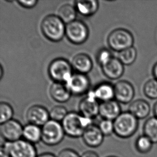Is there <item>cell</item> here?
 <instances>
[{
	"label": "cell",
	"instance_id": "6da1fadb",
	"mask_svg": "<svg viewBox=\"0 0 157 157\" xmlns=\"http://www.w3.org/2000/svg\"><path fill=\"white\" fill-rule=\"evenodd\" d=\"M61 124L66 135L75 138L82 137L85 130L92 124V119L74 112L68 113Z\"/></svg>",
	"mask_w": 157,
	"mask_h": 157
},
{
	"label": "cell",
	"instance_id": "7a4b0ae2",
	"mask_svg": "<svg viewBox=\"0 0 157 157\" xmlns=\"http://www.w3.org/2000/svg\"><path fill=\"white\" fill-rule=\"evenodd\" d=\"M66 26L58 16H47L41 24V29L44 36L49 40L58 42L66 35Z\"/></svg>",
	"mask_w": 157,
	"mask_h": 157
},
{
	"label": "cell",
	"instance_id": "3957f363",
	"mask_svg": "<svg viewBox=\"0 0 157 157\" xmlns=\"http://www.w3.org/2000/svg\"><path fill=\"white\" fill-rule=\"evenodd\" d=\"M114 134L121 138H128L136 133L138 128V119L128 111L121 113L114 121Z\"/></svg>",
	"mask_w": 157,
	"mask_h": 157
},
{
	"label": "cell",
	"instance_id": "277c9868",
	"mask_svg": "<svg viewBox=\"0 0 157 157\" xmlns=\"http://www.w3.org/2000/svg\"><path fill=\"white\" fill-rule=\"evenodd\" d=\"M107 43L111 49L119 53L133 47L134 36L128 30L122 28L117 29L109 34Z\"/></svg>",
	"mask_w": 157,
	"mask_h": 157
},
{
	"label": "cell",
	"instance_id": "5b68a950",
	"mask_svg": "<svg viewBox=\"0 0 157 157\" xmlns=\"http://www.w3.org/2000/svg\"><path fill=\"white\" fill-rule=\"evenodd\" d=\"M41 130V141L50 147L59 144L66 135L61 123L51 119L43 125Z\"/></svg>",
	"mask_w": 157,
	"mask_h": 157
},
{
	"label": "cell",
	"instance_id": "8992f818",
	"mask_svg": "<svg viewBox=\"0 0 157 157\" xmlns=\"http://www.w3.org/2000/svg\"><path fill=\"white\" fill-rule=\"evenodd\" d=\"M72 66L62 58L53 60L48 67L49 76L55 82L65 83L72 76Z\"/></svg>",
	"mask_w": 157,
	"mask_h": 157
},
{
	"label": "cell",
	"instance_id": "52a82bcc",
	"mask_svg": "<svg viewBox=\"0 0 157 157\" xmlns=\"http://www.w3.org/2000/svg\"><path fill=\"white\" fill-rule=\"evenodd\" d=\"M6 149L11 157H36L37 151L33 144L21 139L15 142H5L1 145Z\"/></svg>",
	"mask_w": 157,
	"mask_h": 157
},
{
	"label": "cell",
	"instance_id": "ba28073f",
	"mask_svg": "<svg viewBox=\"0 0 157 157\" xmlns=\"http://www.w3.org/2000/svg\"><path fill=\"white\" fill-rule=\"evenodd\" d=\"M66 36L71 43L80 45L87 40L89 30L83 21L75 20L66 26Z\"/></svg>",
	"mask_w": 157,
	"mask_h": 157
},
{
	"label": "cell",
	"instance_id": "9c48e42d",
	"mask_svg": "<svg viewBox=\"0 0 157 157\" xmlns=\"http://www.w3.org/2000/svg\"><path fill=\"white\" fill-rule=\"evenodd\" d=\"M24 127L19 121L12 119L1 124L0 132L6 142H15L23 138Z\"/></svg>",
	"mask_w": 157,
	"mask_h": 157
},
{
	"label": "cell",
	"instance_id": "30bf717a",
	"mask_svg": "<svg viewBox=\"0 0 157 157\" xmlns=\"http://www.w3.org/2000/svg\"><path fill=\"white\" fill-rule=\"evenodd\" d=\"M115 98L117 102L128 104L132 102L135 91L132 83L127 81H120L114 86Z\"/></svg>",
	"mask_w": 157,
	"mask_h": 157
},
{
	"label": "cell",
	"instance_id": "8fae6325",
	"mask_svg": "<svg viewBox=\"0 0 157 157\" xmlns=\"http://www.w3.org/2000/svg\"><path fill=\"white\" fill-rule=\"evenodd\" d=\"M90 81L86 75L74 74L66 83L71 94L80 96L85 94L90 87Z\"/></svg>",
	"mask_w": 157,
	"mask_h": 157
},
{
	"label": "cell",
	"instance_id": "7c38bea8",
	"mask_svg": "<svg viewBox=\"0 0 157 157\" xmlns=\"http://www.w3.org/2000/svg\"><path fill=\"white\" fill-rule=\"evenodd\" d=\"M99 107L100 104L92 91L81 101L79 105V109L83 117L92 120L99 114Z\"/></svg>",
	"mask_w": 157,
	"mask_h": 157
},
{
	"label": "cell",
	"instance_id": "4fadbf2b",
	"mask_svg": "<svg viewBox=\"0 0 157 157\" xmlns=\"http://www.w3.org/2000/svg\"><path fill=\"white\" fill-rule=\"evenodd\" d=\"M26 117L29 123L39 127H43L50 120L49 112L40 105H34L29 108Z\"/></svg>",
	"mask_w": 157,
	"mask_h": 157
},
{
	"label": "cell",
	"instance_id": "5bb4252c",
	"mask_svg": "<svg viewBox=\"0 0 157 157\" xmlns=\"http://www.w3.org/2000/svg\"><path fill=\"white\" fill-rule=\"evenodd\" d=\"M104 135L97 125L91 124L85 130L82 136L84 142L90 147H98L102 144Z\"/></svg>",
	"mask_w": 157,
	"mask_h": 157
},
{
	"label": "cell",
	"instance_id": "9a60e30c",
	"mask_svg": "<svg viewBox=\"0 0 157 157\" xmlns=\"http://www.w3.org/2000/svg\"><path fill=\"white\" fill-rule=\"evenodd\" d=\"M104 74L108 78L116 80L122 76L124 72V65L118 58L113 57L101 66Z\"/></svg>",
	"mask_w": 157,
	"mask_h": 157
},
{
	"label": "cell",
	"instance_id": "2e32d148",
	"mask_svg": "<svg viewBox=\"0 0 157 157\" xmlns=\"http://www.w3.org/2000/svg\"><path fill=\"white\" fill-rule=\"evenodd\" d=\"M121 113V107L117 100H109L100 104L99 115L103 119L114 121Z\"/></svg>",
	"mask_w": 157,
	"mask_h": 157
},
{
	"label": "cell",
	"instance_id": "e0dca14e",
	"mask_svg": "<svg viewBox=\"0 0 157 157\" xmlns=\"http://www.w3.org/2000/svg\"><path fill=\"white\" fill-rule=\"evenodd\" d=\"M129 112L138 120L145 119L151 112V106L146 100L137 99L130 104Z\"/></svg>",
	"mask_w": 157,
	"mask_h": 157
},
{
	"label": "cell",
	"instance_id": "ac0fdd59",
	"mask_svg": "<svg viewBox=\"0 0 157 157\" xmlns=\"http://www.w3.org/2000/svg\"><path fill=\"white\" fill-rule=\"evenodd\" d=\"M52 98L56 101L65 102L69 100L71 94L65 83L54 82L49 90Z\"/></svg>",
	"mask_w": 157,
	"mask_h": 157
},
{
	"label": "cell",
	"instance_id": "d6986e66",
	"mask_svg": "<svg viewBox=\"0 0 157 157\" xmlns=\"http://www.w3.org/2000/svg\"><path fill=\"white\" fill-rule=\"evenodd\" d=\"M71 66L78 73L85 75L92 70L93 63L88 55L81 53L75 56L72 60Z\"/></svg>",
	"mask_w": 157,
	"mask_h": 157
},
{
	"label": "cell",
	"instance_id": "ffe728a7",
	"mask_svg": "<svg viewBox=\"0 0 157 157\" xmlns=\"http://www.w3.org/2000/svg\"><path fill=\"white\" fill-rule=\"evenodd\" d=\"M42 130L41 127L29 123L23 128V139L32 144L41 141Z\"/></svg>",
	"mask_w": 157,
	"mask_h": 157
},
{
	"label": "cell",
	"instance_id": "44dd1931",
	"mask_svg": "<svg viewBox=\"0 0 157 157\" xmlns=\"http://www.w3.org/2000/svg\"><path fill=\"white\" fill-rule=\"evenodd\" d=\"M75 4L77 11L87 17L94 15L99 8V2L97 0H80Z\"/></svg>",
	"mask_w": 157,
	"mask_h": 157
},
{
	"label": "cell",
	"instance_id": "7402d4cb",
	"mask_svg": "<svg viewBox=\"0 0 157 157\" xmlns=\"http://www.w3.org/2000/svg\"><path fill=\"white\" fill-rule=\"evenodd\" d=\"M92 93L97 100L103 102L113 100L115 98L114 86L109 83H102L98 85Z\"/></svg>",
	"mask_w": 157,
	"mask_h": 157
},
{
	"label": "cell",
	"instance_id": "603a6c76",
	"mask_svg": "<svg viewBox=\"0 0 157 157\" xmlns=\"http://www.w3.org/2000/svg\"><path fill=\"white\" fill-rule=\"evenodd\" d=\"M76 15V9L70 4L63 5L58 11V16L64 23L67 24L75 21Z\"/></svg>",
	"mask_w": 157,
	"mask_h": 157
},
{
	"label": "cell",
	"instance_id": "cb8c5ba5",
	"mask_svg": "<svg viewBox=\"0 0 157 157\" xmlns=\"http://www.w3.org/2000/svg\"><path fill=\"white\" fill-rule=\"evenodd\" d=\"M143 133L154 143H157V118L151 117L143 125Z\"/></svg>",
	"mask_w": 157,
	"mask_h": 157
},
{
	"label": "cell",
	"instance_id": "d4e9b609",
	"mask_svg": "<svg viewBox=\"0 0 157 157\" xmlns=\"http://www.w3.org/2000/svg\"><path fill=\"white\" fill-rule=\"evenodd\" d=\"M137 56V51L133 46L119 52L117 58L124 66H130L135 62Z\"/></svg>",
	"mask_w": 157,
	"mask_h": 157
},
{
	"label": "cell",
	"instance_id": "484cf974",
	"mask_svg": "<svg viewBox=\"0 0 157 157\" xmlns=\"http://www.w3.org/2000/svg\"><path fill=\"white\" fill-rule=\"evenodd\" d=\"M153 143L144 135L139 136L135 142V147L138 152L142 154L148 153L153 147Z\"/></svg>",
	"mask_w": 157,
	"mask_h": 157
},
{
	"label": "cell",
	"instance_id": "4316f807",
	"mask_svg": "<svg viewBox=\"0 0 157 157\" xmlns=\"http://www.w3.org/2000/svg\"><path fill=\"white\" fill-rule=\"evenodd\" d=\"M143 92L147 98L151 100L157 99V80L152 78L147 81L143 87Z\"/></svg>",
	"mask_w": 157,
	"mask_h": 157
},
{
	"label": "cell",
	"instance_id": "83f0119b",
	"mask_svg": "<svg viewBox=\"0 0 157 157\" xmlns=\"http://www.w3.org/2000/svg\"><path fill=\"white\" fill-rule=\"evenodd\" d=\"M13 110L12 107L6 102H1L0 104V123L6 122L12 120Z\"/></svg>",
	"mask_w": 157,
	"mask_h": 157
},
{
	"label": "cell",
	"instance_id": "f1b7e54d",
	"mask_svg": "<svg viewBox=\"0 0 157 157\" xmlns=\"http://www.w3.org/2000/svg\"><path fill=\"white\" fill-rule=\"evenodd\" d=\"M68 113L67 109L65 107L56 106L54 107L49 112L50 119L54 121L62 122Z\"/></svg>",
	"mask_w": 157,
	"mask_h": 157
},
{
	"label": "cell",
	"instance_id": "f546056e",
	"mask_svg": "<svg viewBox=\"0 0 157 157\" xmlns=\"http://www.w3.org/2000/svg\"><path fill=\"white\" fill-rule=\"evenodd\" d=\"M98 126L105 136H110L114 133V121L102 119L99 123Z\"/></svg>",
	"mask_w": 157,
	"mask_h": 157
},
{
	"label": "cell",
	"instance_id": "4dcf8cb0",
	"mask_svg": "<svg viewBox=\"0 0 157 157\" xmlns=\"http://www.w3.org/2000/svg\"><path fill=\"white\" fill-rule=\"evenodd\" d=\"M112 55L110 52L106 49H103L99 52L98 61L101 66L104 65L112 58Z\"/></svg>",
	"mask_w": 157,
	"mask_h": 157
},
{
	"label": "cell",
	"instance_id": "1f68e13d",
	"mask_svg": "<svg viewBox=\"0 0 157 157\" xmlns=\"http://www.w3.org/2000/svg\"><path fill=\"white\" fill-rule=\"evenodd\" d=\"M57 157H81L78 153L74 150L71 149H65L62 150L57 156Z\"/></svg>",
	"mask_w": 157,
	"mask_h": 157
},
{
	"label": "cell",
	"instance_id": "d6a6232c",
	"mask_svg": "<svg viewBox=\"0 0 157 157\" xmlns=\"http://www.w3.org/2000/svg\"><path fill=\"white\" fill-rule=\"evenodd\" d=\"M18 3L21 6H23L26 8H31L34 7L36 3H38V1L36 0H29V1H23V0H18Z\"/></svg>",
	"mask_w": 157,
	"mask_h": 157
},
{
	"label": "cell",
	"instance_id": "836d02e7",
	"mask_svg": "<svg viewBox=\"0 0 157 157\" xmlns=\"http://www.w3.org/2000/svg\"><path fill=\"white\" fill-rule=\"evenodd\" d=\"M81 157H99L98 154L92 151H86L82 155Z\"/></svg>",
	"mask_w": 157,
	"mask_h": 157
},
{
	"label": "cell",
	"instance_id": "e575fe53",
	"mask_svg": "<svg viewBox=\"0 0 157 157\" xmlns=\"http://www.w3.org/2000/svg\"><path fill=\"white\" fill-rule=\"evenodd\" d=\"M1 157H11L10 154L7 151L6 149L1 146Z\"/></svg>",
	"mask_w": 157,
	"mask_h": 157
},
{
	"label": "cell",
	"instance_id": "d590c367",
	"mask_svg": "<svg viewBox=\"0 0 157 157\" xmlns=\"http://www.w3.org/2000/svg\"><path fill=\"white\" fill-rule=\"evenodd\" d=\"M36 157H57V156L54 155V154L49 152H45V153H41L40 155H38Z\"/></svg>",
	"mask_w": 157,
	"mask_h": 157
},
{
	"label": "cell",
	"instance_id": "8d00e7d4",
	"mask_svg": "<svg viewBox=\"0 0 157 157\" xmlns=\"http://www.w3.org/2000/svg\"><path fill=\"white\" fill-rule=\"evenodd\" d=\"M152 74L154 78L156 79L157 80V62L154 64L152 68Z\"/></svg>",
	"mask_w": 157,
	"mask_h": 157
},
{
	"label": "cell",
	"instance_id": "74e56055",
	"mask_svg": "<svg viewBox=\"0 0 157 157\" xmlns=\"http://www.w3.org/2000/svg\"><path fill=\"white\" fill-rule=\"evenodd\" d=\"M153 111L155 117L157 118V101L155 102V105H154V106H153Z\"/></svg>",
	"mask_w": 157,
	"mask_h": 157
},
{
	"label": "cell",
	"instance_id": "f35d334b",
	"mask_svg": "<svg viewBox=\"0 0 157 157\" xmlns=\"http://www.w3.org/2000/svg\"><path fill=\"white\" fill-rule=\"evenodd\" d=\"M2 69H3V68H2V67H1V71H2ZM2 71H1V78H2Z\"/></svg>",
	"mask_w": 157,
	"mask_h": 157
},
{
	"label": "cell",
	"instance_id": "ab89813d",
	"mask_svg": "<svg viewBox=\"0 0 157 157\" xmlns=\"http://www.w3.org/2000/svg\"><path fill=\"white\" fill-rule=\"evenodd\" d=\"M117 157L116 156H113V155H110V156H108V157Z\"/></svg>",
	"mask_w": 157,
	"mask_h": 157
}]
</instances>
